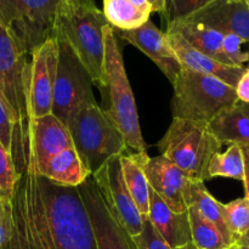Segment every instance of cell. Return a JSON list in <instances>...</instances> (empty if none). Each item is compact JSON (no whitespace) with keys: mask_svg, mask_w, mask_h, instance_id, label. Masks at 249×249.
Segmentation results:
<instances>
[{"mask_svg":"<svg viewBox=\"0 0 249 249\" xmlns=\"http://www.w3.org/2000/svg\"><path fill=\"white\" fill-rule=\"evenodd\" d=\"M236 1H238V0H236Z\"/></svg>","mask_w":249,"mask_h":249,"instance_id":"obj_44","label":"cell"},{"mask_svg":"<svg viewBox=\"0 0 249 249\" xmlns=\"http://www.w3.org/2000/svg\"><path fill=\"white\" fill-rule=\"evenodd\" d=\"M229 249H240V247L237 245H232L231 247H229Z\"/></svg>","mask_w":249,"mask_h":249,"instance_id":"obj_42","label":"cell"},{"mask_svg":"<svg viewBox=\"0 0 249 249\" xmlns=\"http://www.w3.org/2000/svg\"><path fill=\"white\" fill-rule=\"evenodd\" d=\"M238 241H242V242H246V243H248V245H249V231L247 233H246L245 236H243L242 238H240Z\"/></svg>","mask_w":249,"mask_h":249,"instance_id":"obj_40","label":"cell"},{"mask_svg":"<svg viewBox=\"0 0 249 249\" xmlns=\"http://www.w3.org/2000/svg\"><path fill=\"white\" fill-rule=\"evenodd\" d=\"M221 147L223 145L212 134L208 123L178 118H173L157 143L160 156L198 181H206L209 162Z\"/></svg>","mask_w":249,"mask_h":249,"instance_id":"obj_6","label":"cell"},{"mask_svg":"<svg viewBox=\"0 0 249 249\" xmlns=\"http://www.w3.org/2000/svg\"><path fill=\"white\" fill-rule=\"evenodd\" d=\"M226 249H229V248H226Z\"/></svg>","mask_w":249,"mask_h":249,"instance_id":"obj_45","label":"cell"},{"mask_svg":"<svg viewBox=\"0 0 249 249\" xmlns=\"http://www.w3.org/2000/svg\"><path fill=\"white\" fill-rule=\"evenodd\" d=\"M11 211L9 249H97L78 187L60 186L22 172L11 197Z\"/></svg>","mask_w":249,"mask_h":249,"instance_id":"obj_1","label":"cell"},{"mask_svg":"<svg viewBox=\"0 0 249 249\" xmlns=\"http://www.w3.org/2000/svg\"><path fill=\"white\" fill-rule=\"evenodd\" d=\"M235 245H237L240 249H249V245L246 242H242V241H237V242L235 243Z\"/></svg>","mask_w":249,"mask_h":249,"instance_id":"obj_39","label":"cell"},{"mask_svg":"<svg viewBox=\"0 0 249 249\" xmlns=\"http://www.w3.org/2000/svg\"><path fill=\"white\" fill-rule=\"evenodd\" d=\"M107 22L117 31H131L150 19L151 14L138 9L129 0H104L102 9Z\"/></svg>","mask_w":249,"mask_h":249,"instance_id":"obj_24","label":"cell"},{"mask_svg":"<svg viewBox=\"0 0 249 249\" xmlns=\"http://www.w3.org/2000/svg\"><path fill=\"white\" fill-rule=\"evenodd\" d=\"M221 207L226 225L236 243L249 231V199L242 197L229 203H223Z\"/></svg>","mask_w":249,"mask_h":249,"instance_id":"obj_27","label":"cell"},{"mask_svg":"<svg viewBox=\"0 0 249 249\" xmlns=\"http://www.w3.org/2000/svg\"><path fill=\"white\" fill-rule=\"evenodd\" d=\"M213 1L215 0H167V7L163 15L168 24L173 21L187 18Z\"/></svg>","mask_w":249,"mask_h":249,"instance_id":"obj_29","label":"cell"},{"mask_svg":"<svg viewBox=\"0 0 249 249\" xmlns=\"http://www.w3.org/2000/svg\"><path fill=\"white\" fill-rule=\"evenodd\" d=\"M208 126L223 146H249V104L238 100L216 114Z\"/></svg>","mask_w":249,"mask_h":249,"instance_id":"obj_19","label":"cell"},{"mask_svg":"<svg viewBox=\"0 0 249 249\" xmlns=\"http://www.w3.org/2000/svg\"><path fill=\"white\" fill-rule=\"evenodd\" d=\"M65 126L90 177L108 160L129 151L121 131L97 102L85 104L75 109Z\"/></svg>","mask_w":249,"mask_h":249,"instance_id":"obj_4","label":"cell"},{"mask_svg":"<svg viewBox=\"0 0 249 249\" xmlns=\"http://www.w3.org/2000/svg\"><path fill=\"white\" fill-rule=\"evenodd\" d=\"M189 223L191 240L197 249H226L229 248L218 229L198 213L194 206L189 207Z\"/></svg>","mask_w":249,"mask_h":249,"instance_id":"obj_26","label":"cell"},{"mask_svg":"<svg viewBox=\"0 0 249 249\" xmlns=\"http://www.w3.org/2000/svg\"><path fill=\"white\" fill-rule=\"evenodd\" d=\"M245 2H246V4H247V6L249 7V0H245Z\"/></svg>","mask_w":249,"mask_h":249,"instance_id":"obj_43","label":"cell"},{"mask_svg":"<svg viewBox=\"0 0 249 249\" xmlns=\"http://www.w3.org/2000/svg\"><path fill=\"white\" fill-rule=\"evenodd\" d=\"M61 0H21V21L15 36L28 55L51 38L56 6Z\"/></svg>","mask_w":249,"mask_h":249,"instance_id":"obj_15","label":"cell"},{"mask_svg":"<svg viewBox=\"0 0 249 249\" xmlns=\"http://www.w3.org/2000/svg\"><path fill=\"white\" fill-rule=\"evenodd\" d=\"M187 204H189V207L194 206L206 220H208L209 223H212L218 229L229 247L235 245V240L229 231L225 218H224L223 207H221L223 203L212 196L211 192L207 190L204 181L195 180L192 182Z\"/></svg>","mask_w":249,"mask_h":249,"instance_id":"obj_23","label":"cell"},{"mask_svg":"<svg viewBox=\"0 0 249 249\" xmlns=\"http://www.w3.org/2000/svg\"><path fill=\"white\" fill-rule=\"evenodd\" d=\"M184 19L198 22L224 34H236L249 43V7L245 0H215Z\"/></svg>","mask_w":249,"mask_h":249,"instance_id":"obj_16","label":"cell"},{"mask_svg":"<svg viewBox=\"0 0 249 249\" xmlns=\"http://www.w3.org/2000/svg\"><path fill=\"white\" fill-rule=\"evenodd\" d=\"M243 158H245V178H243V185H245L246 196L249 199V146H243Z\"/></svg>","mask_w":249,"mask_h":249,"instance_id":"obj_36","label":"cell"},{"mask_svg":"<svg viewBox=\"0 0 249 249\" xmlns=\"http://www.w3.org/2000/svg\"><path fill=\"white\" fill-rule=\"evenodd\" d=\"M134 249H173L158 235L148 218H143L142 230L139 235L131 237Z\"/></svg>","mask_w":249,"mask_h":249,"instance_id":"obj_30","label":"cell"},{"mask_svg":"<svg viewBox=\"0 0 249 249\" xmlns=\"http://www.w3.org/2000/svg\"><path fill=\"white\" fill-rule=\"evenodd\" d=\"M147 152H128L121 156V168L124 182L136 208L147 218L150 208V185L143 172V160Z\"/></svg>","mask_w":249,"mask_h":249,"instance_id":"obj_22","label":"cell"},{"mask_svg":"<svg viewBox=\"0 0 249 249\" xmlns=\"http://www.w3.org/2000/svg\"><path fill=\"white\" fill-rule=\"evenodd\" d=\"M18 175L16 173L11 153L0 142V197L11 198Z\"/></svg>","mask_w":249,"mask_h":249,"instance_id":"obj_28","label":"cell"},{"mask_svg":"<svg viewBox=\"0 0 249 249\" xmlns=\"http://www.w3.org/2000/svg\"><path fill=\"white\" fill-rule=\"evenodd\" d=\"M21 21V0H0V22L16 33Z\"/></svg>","mask_w":249,"mask_h":249,"instance_id":"obj_33","label":"cell"},{"mask_svg":"<svg viewBox=\"0 0 249 249\" xmlns=\"http://www.w3.org/2000/svg\"><path fill=\"white\" fill-rule=\"evenodd\" d=\"M143 172L150 189L155 191L170 209L177 213L187 212V199L194 179L160 155L153 158L146 156Z\"/></svg>","mask_w":249,"mask_h":249,"instance_id":"obj_12","label":"cell"},{"mask_svg":"<svg viewBox=\"0 0 249 249\" xmlns=\"http://www.w3.org/2000/svg\"><path fill=\"white\" fill-rule=\"evenodd\" d=\"M72 146L70 131L53 114L17 124L11 143L17 175L22 172L36 174L49 158Z\"/></svg>","mask_w":249,"mask_h":249,"instance_id":"obj_7","label":"cell"},{"mask_svg":"<svg viewBox=\"0 0 249 249\" xmlns=\"http://www.w3.org/2000/svg\"><path fill=\"white\" fill-rule=\"evenodd\" d=\"M29 55L15 34L0 22V100L15 125L28 119L27 74Z\"/></svg>","mask_w":249,"mask_h":249,"instance_id":"obj_9","label":"cell"},{"mask_svg":"<svg viewBox=\"0 0 249 249\" xmlns=\"http://www.w3.org/2000/svg\"><path fill=\"white\" fill-rule=\"evenodd\" d=\"M213 178H229L243 181L245 158L241 146L229 145L225 152H218L213 156L207 169V180Z\"/></svg>","mask_w":249,"mask_h":249,"instance_id":"obj_25","label":"cell"},{"mask_svg":"<svg viewBox=\"0 0 249 249\" xmlns=\"http://www.w3.org/2000/svg\"><path fill=\"white\" fill-rule=\"evenodd\" d=\"M105 68L106 87L101 92L107 97V108H102L113 122L133 152H146L147 146L141 133L135 97L124 67L122 50L111 24L105 28Z\"/></svg>","mask_w":249,"mask_h":249,"instance_id":"obj_3","label":"cell"},{"mask_svg":"<svg viewBox=\"0 0 249 249\" xmlns=\"http://www.w3.org/2000/svg\"><path fill=\"white\" fill-rule=\"evenodd\" d=\"M165 34H167L168 41L174 53H177L182 67L202 73V74L218 78L221 82L226 83L232 88L237 87L238 80L245 73L246 67L224 65V63L199 53L179 34L173 33V32H165Z\"/></svg>","mask_w":249,"mask_h":249,"instance_id":"obj_17","label":"cell"},{"mask_svg":"<svg viewBox=\"0 0 249 249\" xmlns=\"http://www.w3.org/2000/svg\"><path fill=\"white\" fill-rule=\"evenodd\" d=\"M152 5L153 12H162L164 14L165 7H167V0H148Z\"/></svg>","mask_w":249,"mask_h":249,"instance_id":"obj_38","label":"cell"},{"mask_svg":"<svg viewBox=\"0 0 249 249\" xmlns=\"http://www.w3.org/2000/svg\"><path fill=\"white\" fill-rule=\"evenodd\" d=\"M108 24L94 0H61L51 31V38L71 46L101 92L106 87L105 28Z\"/></svg>","mask_w":249,"mask_h":249,"instance_id":"obj_2","label":"cell"},{"mask_svg":"<svg viewBox=\"0 0 249 249\" xmlns=\"http://www.w3.org/2000/svg\"><path fill=\"white\" fill-rule=\"evenodd\" d=\"M114 33L145 53L173 84L182 66L170 46L165 32L160 31L151 19H148L139 28L131 31L114 29Z\"/></svg>","mask_w":249,"mask_h":249,"instance_id":"obj_14","label":"cell"},{"mask_svg":"<svg viewBox=\"0 0 249 249\" xmlns=\"http://www.w3.org/2000/svg\"><path fill=\"white\" fill-rule=\"evenodd\" d=\"M15 122L10 116L9 111L0 100V142L11 153L12 135H14Z\"/></svg>","mask_w":249,"mask_h":249,"instance_id":"obj_34","label":"cell"},{"mask_svg":"<svg viewBox=\"0 0 249 249\" xmlns=\"http://www.w3.org/2000/svg\"><path fill=\"white\" fill-rule=\"evenodd\" d=\"M235 89L238 100L249 104V67L245 70V73L242 74L241 79L238 80L237 87Z\"/></svg>","mask_w":249,"mask_h":249,"instance_id":"obj_35","label":"cell"},{"mask_svg":"<svg viewBox=\"0 0 249 249\" xmlns=\"http://www.w3.org/2000/svg\"><path fill=\"white\" fill-rule=\"evenodd\" d=\"M180 249H197L196 247H195V245L194 243H189V245H186V246H184V247H181Z\"/></svg>","mask_w":249,"mask_h":249,"instance_id":"obj_41","label":"cell"},{"mask_svg":"<svg viewBox=\"0 0 249 249\" xmlns=\"http://www.w3.org/2000/svg\"><path fill=\"white\" fill-rule=\"evenodd\" d=\"M55 40L58 56L51 114L65 125L75 109L85 104H95L96 99L92 91L94 83L87 68L66 41Z\"/></svg>","mask_w":249,"mask_h":249,"instance_id":"obj_8","label":"cell"},{"mask_svg":"<svg viewBox=\"0 0 249 249\" xmlns=\"http://www.w3.org/2000/svg\"><path fill=\"white\" fill-rule=\"evenodd\" d=\"M107 208L130 237L142 230L143 216L136 208L124 182L121 168V156L107 160L91 175Z\"/></svg>","mask_w":249,"mask_h":249,"instance_id":"obj_11","label":"cell"},{"mask_svg":"<svg viewBox=\"0 0 249 249\" xmlns=\"http://www.w3.org/2000/svg\"><path fill=\"white\" fill-rule=\"evenodd\" d=\"M179 34L196 50L224 65L232 66L223 51L224 33L198 22L178 19L167 24V31Z\"/></svg>","mask_w":249,"mask_h":249,"instance_id":"obj_20","label":"cell"},{"mask_svg":"<svg viewBox=\"0 0 249 249\" xmlns=\"http://www.w3.org/2000/svg\"><path fill=\"white\" fill-rule=\"evenodd\" d=\"M147 218L158 235L169 245L170 248L180 249L192 242L189 213H177L170 209L151 189Z\"/></svg>","mask_w":249,"mask_h":249,"instance_id":"obj_18","label":"cell"},{"mask_svg":"<svg viewBox=\"0 0 249 249\" xmlns=\"http://www.w3.org/2000/svg\"><path fill=\"white\" fill-rule=\"evenodd\" d=\"M36 175L45 178L60 186L78 187L90 177V173L72 146L49 158L36 170Z\"/></svg>","mask_w":249,"mask_h":249,"instance_id":"obj_21","label":"cell"},{"mask_svg":"<svg viewBox=\"0 0 249 249\" xmlns=\"http://www.w3.org/2000/svg\"><path fill=\"white\" fill-rule=\"evenodd\" d=\"M243 43V39L236 34H224L223 51L231 65L236 67H245V63L249 62V53H245L241 49Z\"/></svg>","mask_w":249,"mask_h":249,"instance_id":"obj_31","label":"cell"},{"mask_svg":"<svg viewBox=\"0 0 249 249\" xmlns=\"http://www.w3.org/2000/svg\"><path fill=\"white\" fill-rule=\"evenodd\" d=\"M133 5H135L138 9L142 10V11L148 12V14H152L153 9H152V5L150 4L148 0H129Z\"/></svg>","mask_w":249,"mask_h":249,"instance_id":"obj_37","label":"cell"},{"mask_svg":"<svg viewBox=\"0 0 249 249\" xmlns=\"http://www.w3.org/2000/svg\"><path fill=\"white\" fill-rule=\"evenodd\" d=\"M12 238L11 198L0 197V249H9Z\"/></svg>","mask_w":249,"mask_h":249,"instance_id":"obj_32","label":"cell"},{"mask_svg":"<svg viewBox=\"0 0 249 249\" xmlns=\"http://www.w3.org/2000/svg\"><path fill=\"white\" fill-rule=\"evenodd\" d=\"M94 230L97 249H134L131 237L107 208L91 177L78 186Z\"/></svg>","mask_w":249,"mask_h":249,"instance_id":"obj_13","label":"cell"},{"mask_svg":"<svg viewBox=\"0 0 249 249\" xmlns=\"http://www.w3.org/2000/svg\"><path fill=\"white\" fill-rule=\"evenodd\" d=\"M172 85L173 118L209 123L223 109L238 101L235 88L218 78L184 67Z\"/></svg>","mask_w":249,"mask_h":249,"instance_id":"obj_5","label":"cell"},{"mask_svg":"<svg viewBox=\"0 0 249 249\" xmlns=\"http://www.w3.org/2000/svg\"><path fill=\"white\" fill-rule=\"evenodd\" d=\"M57 43L49 38L29 55L27 74V113L28 119L51 114L53 94L57 71Z\"/></svg>","mask_w":249,"mask_h":249,"instance_id":"obj_10","label":"cell"}]
</instances>
